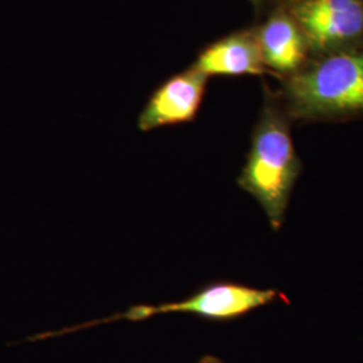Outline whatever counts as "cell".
Instances as JSON below:
<instances>
[{
    "instance_id": "cell-7",
    "label": "cell",
    "mask_w": 363,
    "mask_h": 363,
    "mask_svg": "<svg viewBox=\"0 0 363 363\" xmlns=\"http://www.w3.org/2000/svg\"><path fill=\"white\" fill-rule=\"evenodd\" d=\"M199 363H222V361H220L217 357H213V355H206V357H203Z\"/></svg>"
},
{
    "instance_id": "cell-5",
    "label": "cell",
    "mask_w": 363,
    "mask_h": 363,
    "mask_svg": "<svg viewBox=\"0 0 363 363\" xmlns=\"http://www.w3.org/2000/svg\"><path fill=\"white\" fill-rule=\"evenodd\" d=\"M194 67L208 76L262 74L265 64L256 33L242 31L208 46Z\"/></svg>"
},
{
    "instance_id": "cell-2",
    "label": "cell",
    "mask_w": 363,
    "mask_h": 363,
    "mask_svg": "<svg viewBox=\"0 0 363 363\" xmlns=\"http://www.w3.org/2000/svg\"><path fill=\"white\" fill-rule=\"evenodd\" d=\"M289 115L340 120L363 115V50L330 55L286 82Z\"/></svg>"
},
{
    "instance_id": "cell-6",
    "label": "cell",
    "mask_w": 363,
    "mask_h": 363,
    "mask_svg": "<svg viewBox=\"0 0 363 363\" xmlns=\"http://www.w3.org/2000/svg\"><path fill=\"white\" fill-rule=\"evenodd\" d=\"M257 39L265 66L279 72H292L303 64L306 38L292 18L274 15L259 28Z\"/></svg>"
},
{
    "instance_id": "cell-1",
    "label": "cell",
    "mask_w": 363,
    "mask_h": 363,
    "mask_svg": "<svg viewBox=\"0 0 363 363\" xmlns=\"http://www.w3.org/2000/svg\"><path fill=\"white\" fill-rule=\"evenodd\" d=\"M301 171L289 124L274 105L268 104L253 130L244 169L237 179L264 210L274 232L286 220V208Z\"/></svg>"
},
{
    "instance_id": "cell-4",
    "label": "cell",
    "mask_w": 363,
    "mask_h": 363,
    "mask_svg": "<svg viewBox=\"0 0 363 363\" xmlns=\"http://www.w3.org/2000/svg\"><path fill=\"white\" fill-rule=\"evenodd\" d=\"M208 77L196 67L169 78L151 96L139 116L143 132L193 121L202 104Z\"/></svg>"
},
{
    "instance_id": "cell-3",
    "label": "cell",
    "mask_w": 363,
    "mask_h": 363,
    "mask_svg": "<svg viewBox=\"0 0 363 363\" xmlns=\"http://www.w3.org/2000/svg\"><path fill=\"white\" fill-rule=\"evenodd\" d=\"M292 15L315 49H333L363 34V0H298Z\"/></svg>"
}]
</instances>
